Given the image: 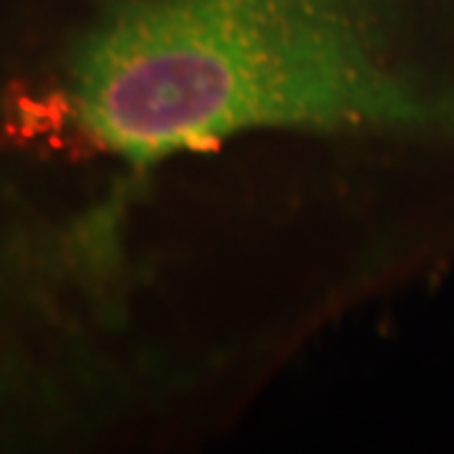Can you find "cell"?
<instances>
[{"mask_svg":"<svg viewBox=\"0 0 454 454\" xmlns=\"http://www.w3.org/2000/svg\"><path fill=\"white\" fill-rule=\"evenodd\" d=\"M454 276V0L0 13V452L187 444Z\"/></svg>","mask_w":454,"mask_h":454,"instance_id":"cell-1","label":"cell"}]
</instances>
